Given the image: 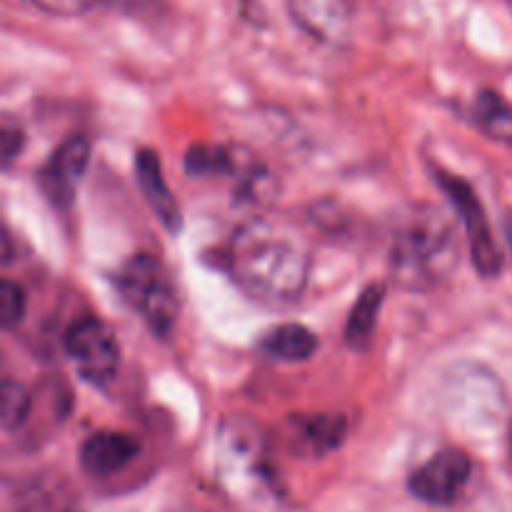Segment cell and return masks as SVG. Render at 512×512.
Instances as JSON below:
<instances>
[{
  "label": "cell",
  "instance_id": "5bb4252c",
  "mask_svg": "<svg viewBox=\"0 0 512 512\" xmlns=\"http://www.w3.org/2000/svg\"><path fill=\"white\" fill-rule=\"evenodd\" d=\"M185 170L195 178H205V175H230L235 170L240 173V165L230 150L218 145H193L185 155Z\"/></svg>",
  "mask_w": 512,
  "mask_h": 512
},
{
  "label": "cell",
  "instance_id": "52a82bcc",
  "mask_svg": "<svg viewBox=\"0 0 512 512\" xmlns=\"http://www.w3.org/2000/svg\"><path fill=\"white\" fill-rule=\"evenodd\" d=\"M288 13L303 33L330 48H343L353 35V8L348 0H288Z\"/></svg>",
  "mask_w": 512,
  "mask_h": 512
},
{
  "label": "cell",
  "instance_id": "7402d4cb",
  "mask_svg": "<svg viewBox=\"0 0 512 512\" xmlns=\"http://www.w3.org/2000/svg\"><path fill=\"white\" fill-rule=\"evenodd\" d=\"M510 450H512V430H510Z\"/></svg>",
  "mask_w": 512,
  "mask_h": 512
},
{
  "label": "cell",
  "instance_id": "30bf717a",
  "mask_svg": "<svg viewBox=\"0 0 512 512\" xmlns=\"http://www.w3.org/2000/svg\"><path fill=\"white\" fill-rule=\"evenodd\" d=\"M135 180L145 195V203L150 205L155 218L160 220L170 235H178L183 230V213H180L178 200L170 193L163 175V163L160 155L150 148H140L135 153Z\"/></svg>",
  "mask_w": 512,
  "mask_h": 512
},
{
  "label": "cell",
  "instance_id": "4fadbf2b",
  "mask_svg": "<svg viewBox=\"0 0 512 512\" xmlns=\"http://www.w3.org/2000/svg\"><path fill=\"white\" fill-rule=\"evenodd\" d=\"M295 438L300 440L310 455H325L338 448L345 438L343 415H310V418H295Z\"/></svg>",
  "mask_w": 512,
  "mask_h": 512
},
{
  "label": "cell",
  "instance_id": "277c9868",
  "mask_svg": "<svg viewBox=\"0 0 512 512\" xmlns=\"http://www.w3.org/2000/svg\"><path fill=\"white\" fill-rule=\"evenodd\" d=\"M435 183L443 188L445 198L455 208V213L463 220L465 235H468L470 258H473L475 270L483 278H495L503 270V250L495 243L493 228L488 223V213H485L483 203H480L478 193L468 180L460 175L445 173V170H435Z\"/></svg>",
  "mask_w": 512,
  "mask_h": 512
},
{
  "label": "cell",
  "instance_id": "3957f363",
  "mask_svg": "<svg viewBox=\"0 0 512 512\" xmlns=\"http://www.w3.org/2000/svg\"><path fill=\"white\" fill-rule=\"evenodd\" d=\"M115 290L155 338L173 333L180 315L178 290L158 258L138 253L125 260L115 273Z\"/></svg>",
  "mask_w": 512,
  "mask_h": 512
},
{
  "label": "cell",
  "instance_id": "8992f818",
  "mask_svg": "<svg viewBox=\"0 0 512 512\" xmlns=\"http://www.w3.org/2000/svg\"><path fill=\"white\" fill-rule=\"evenodd\" d=\"M470 475H473L470 455L458 448H445L410 473L408 490L420 503L448 508L460 498Z\"/></svg>",
  "mask_w": 512,
  "mask_h": 512
},
{
  "label": "cell",
  "instance_id": "7a4b0ae2",
  "mask_svg": "<svg viewBox=\"0 0 512 512\" xmlns=\"http://www.w3.org/2000/svg\"><path fill=\"white\" fill-rule=\"evenodd\" d=\"M460 245L448 215L435 205L400 213L390 245V270L405 290H433L453 275Z\"/></svg>",
  "mask_w": 512,
  "mask_h": 512
},
{
  "label": "cell",
  "instance_id": "9a60e30c",
  "mask_svg": "<svg viewBox=\"0 0 512 512\" xmlns=\"http://www.w3.org/2000/svg\"><path fill=\"white\" fill-rule=\"evenodd\" d=\"M30 393L23 383L0 375V430H13L28 418Z\"/></svg>",
  "mask_w": 512,
  "mask_h": 512
},
{
  "label": "cell",
  "instance_id": "e0dca14e",
  "mask_svg": "<svg viewBox=\"0 0 512 512\" xmlns=\"http://www.w3.org/2000/svg\"><path fill=\"white\" fill-rule=\"evenodd\" d=\"M25 315V293L13 280L0 278V330H13Z\"/></svg>",
  "mask_w": 512,
  "mask_h": 512
},
{
  "label": "cell",
  "instance_id": "5b68a950",
  "mask_svg": "<svg viewBox=\"0 0 512 512\" xmlns=\"http://www.w3.org/2000/svg\"><path fill=\"white\" fill-rule=\"evenodd\" d=\"M65 350L83 380L93 385H108L118 375L120 348L113 330L98 318H80L65 333Z\"/></svg>",
  "mask_w": 512,
  "mask_h": 512
},
{
  "label": "cell",
  "instance_id": "ba28073f",
  "mask_svg": "<svg viewBox=\"0 0 512 512\" xmlns=\"http://www.w3.org/2000/svg\"><path fill=\"white\" fill-rule=\"evenodd\" d=\"M90 163V140L85 135H70L58 145L53 158L40 170V188L55 205L65 208L73 203L78 183Z\"/></svg>",
  "mask_w": 512,
  "mask_h": 512
},
{
  "label": "cell",
  "instance_id": "8fae6325",
  "mask_svg": "<svg viewBox=\"0 0 512 512\" xmlns=\"http://www.w3.org/2000/svg\"><path fill=\"white\" fill-rule=\"evenodd\" d=\"M258 350L280 363H303V360L313 358V353L318 350V338L305 325L283 323L265 330L263 338L258 340Z\"/></svg>",
  "mask_w": 512,
  "mask_h": 512
},
{
  "label": "cell",
  "instance_id": "ac0fdd59",
  "mask_svg": "<svg viewBox=\"0 0 512 512\" xmlns=\"http://www.w3.org/2000/svg\"><path fill=\"white\" fill-rule=\"evenodd\" d=\"M33 3L50 15H83L105 5H125L135 0H33Z\"/></svg>",
  "mask_w": 512,
  "mask_h": 512
},
{
  "label": "cell",
  "instance_id": "9c48e42d",
  "mask_svg": "<svg viewBox=\"0 0 512 512\" xmlns=\"http://www.w3.org/2000/svg\"><path fill=\"white\" fill-rule=\"evenodd\" d=\"M138 455V438L120 430H98L80 445V465L90 478H110L128 468Z\"/></svg>",
  "mask_w": 512,
  "mask_h": 512
},
{
  "label": "cell",
  "instance_id": "d6986e66",
  "mask_svg": "<svg viewBox=\"0 0 512 512\" xmlns=\"http://www.w3.org/2000/svg\"><path fill=\"white\" fill-rule=\"evenodd\" d=\"M23 145V133L10 120H0V165L10 163Z\"/></svg>",
  "mask_w": 512,
  "mask_h": 512
},
{
  "label": "cell",
  "instance_id": "6da1fadb",
  "mask_svg": "<svg viewBox=\"0 0 512 512\" xmlns=\"http://www.w3.org/2000/svg\"><path fill=\"white\" fill-rule=\"evenodd\" d=\"M310 245L293 223L260 215L235 230L228 270L238 288L265 308H288L303 298L310 280Z\"/></svg>",
  "mask_w": 512,
  "mask_h": 512
},
{
  "label": "cell",
  "instance_id": "7c38bea8",
  "mask_svg": "<svg viewBox=\"0 0 512 512\" xmlns=\"http://www.w3.org/2000/svg\"><path fill=\"white\" fill-rule=\"evenodd\" d=\"M385 303V285L373 283L358 295L355 305L350 308L348 323H345V340L353 350L368 348V343L373 340L375 325H378L380 308Z\"/></svg>",
  "mask_w": 512,
  "mask_h": 512
},
{
  "label": "cell",
  "instance_id": "ffe728a7",
  "mask_svg": "<svg viewBox=\"0 0 512 512\" xmlns=\"http://www.w3.org/2000/svg\"><path fill=\"white\" fill-rule=\"evenodd\" d=\"M13 260V240H10L8 230L0 225V265L10 263Z\"/></svg>",
  "mask_w": 512,
  "mask_h": 512
},
{
  "label": "cell",
  "instance_id": "44dd1931",
  "mask_svg": "<svg viewBox=\"0 0 512 512\" xmlns=\"http://www.w3.org/2000/svg\"><path fill=\"white\" fill-rule=\"evenodd\" d=\"M505 233H508V243H510V250H512V213L505 215Z\"/></svg>",
  "mask_w": 512,
  "mask_h": 512
},
{
  "label": "cell",
  "instance_id": "2e32d148",
  "mask_svg": "<svg viewBox=\"0 0 512 512\" xmlns=\"http://www.w3.org/2000/svg\"><path fill=\"white\" fill-rule=\"evenodd\" d=\"M478 118L483 120L485 130L493 133L495 138L512 140V110L498 98V95L483 93L478 105Z\"/></svg>",
  "mask_w": 512,
  "mask_h": 512
}]
</instances>
